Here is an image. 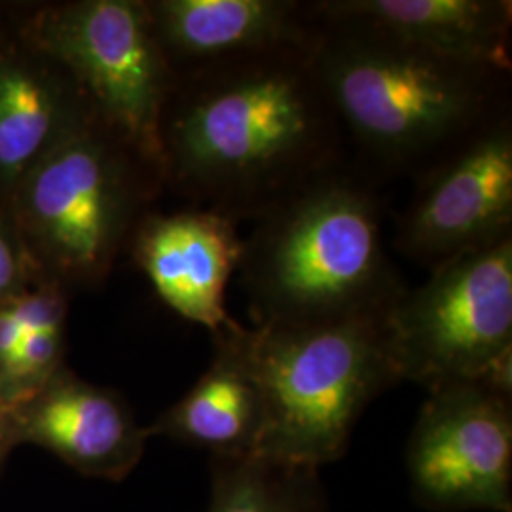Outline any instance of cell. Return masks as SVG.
<instances>
[{
    "mask_svg": "<svg viewBox=\"0 0 512 512\" xmlns=\"http://www.w3.org/2000/svg\"><path fill=\"white\" fill-rule=\"evenodd\" d=\"M38 279L21 245L12 213L0 211V300Z\"/></svg>",
    "mask_w": 512,
    "mask_h": 512,
    "instance_id": "17",
    "label": "cell"
},
{
    "mask_svg": "<svg viewBox=\"0 0 512 512\" xmlns=\"http://www.w3.org/2000/svg\"><path fill=\"white\" fill-rule=\"evenodd\" d=\"M209 512H327L319 469L262 456L211 458Z\"/></svg>",
    "mask_w": 512,
    "mask_h": 512,
    "instance_id": "16",
    "label": "cell"
},
{
    "mask_svg": "<svg viewBox=\"0 0 512 512\" xmlns=\"http://www.w3.org/2000/svg\"><path fill=\"white\" fill-rule=\"evenodd\" d=\"M397 220L395 247L439 266L512 236V118L482 129L421 173Z\"/></svg>",
    "mask_w": 512,
    "mask_h": 512,
    "instance_id": "9",
    "label": "cell"
},
{
    "mask_svg": "<svg viewBox=\"0 0 512 512\" xmlns=\"http://www.w3.org/2000/svg\"><path fill=\"white\" fill-rule=\"evenodd\" d=\"M401 382L435 391L476 384L512 351V236L454 256L420 287H406L384 315Z\"/></svg>",
    "mask_w": 512,
    "mask_h": 512,
    "instance_id": "6",
    "label": "cell"
},
{
    "mask_svg": "<svg viewBox=\"0 0 512 512\" xmlns=\"http://www.w3.org/2000/svg\"><path fill=\"white\" fill-rule=\"evenodd\" d=\"M236 323L234 319L213 334L211 365L181 401L147 427L148 437L177 440L207 450L211 458L258 456L264 435V403L234 344Z\"/></svg>",
    "mask_w": 512,
    "mask_h": 512,
    "instance_id": "15",
    "label": "cell"
},
{
    "mask_svg": "<svg viewBox=\"0 0 512 512\" xmlns=\"http://www.w3.org/2000/svg\"><path fill=\"white\" fill-rule=\"evenodd\" d=\"M406 467L429 511L512 512V401L467 382L429 391Z\"/></svg>",
    "mask_w": 512,
    "mask_h": 512,
    "instance_id": "8",
    "label": "cell"
},
{
    "mask_svg": "<svg viewBox=\"0 0 512 512\" xmlns=\"http://www.w3.org/2000/svg\"><path fill=\"white\" fill-rule=\"evenodd\" d=\"M317 18L315 71L355 152L351 165L370 183L418 179L511 116V73L425 50L363 23Z\"/></svg>",
    "mask_w": 512,
    "mask_h": 512,
    "instance_id": "2",
    "label": "cell"
},
{
    "mask_svg": "<svg viewBox=\"0 0 512 512\" xmlns=\"http://www.w3.org/2000/svg\"><path fill=\"white\" fill-rule=\"evenodd\" d=\"M165 190L160 164L99 116L54 148L12 203L38 279L101 289Z\"/></svg>",
    "mask_w": 512,
    "mask_h": 512,
    "instance_id": "4",
    "label": "cell"
},
{
    "mask_svg": "<svg viewBox=\"0 0 512 512\" xmlns=\"http://www.w3.org/2000/svg\"><path fill=\"white\" fill-rule=\"evenodd\" d=\"M152 31L175 76L306 44L319 33L313 2L145 0Z\"/></svg>",
    "mask_w": 512,
    "mask_h": 512,
    "instance_id": "13",
    "label": "cell"
},
{
    "mask_svg": "<svg viewBox=\"0 0 512 512\" xmlns=\"http://www.w3.org/2000/svg\"><path fill=\"white\" fill-rule=\"evenodd\" d=\"M8 410L18 444H37L82 475L120 482L145 454L147 427L128 403L67 366L35 397Z\"/></svg>",
    "mask_w": 512,
    "mask_h": 512,
    "instance_id": "12",
    "label": "cell"
},
{
    "mask_svg": "<svg viewBox=\"0 0 512 512\" xmlns=\"http://www.w3.org/2000/svg\"><path fill=\"white\" fill-rule=\"evenodd\" d=\"M238 275L255 327L380 315L406 289L385 251L376 184L351 164L256 220Z\"/></svg>",
    "mask_w": 512,
    "mask_h": 512,
    "instance_id": "3",
    "label": "cell"
},
{
    "mask_svg": "<svg viewBox=\"0 0 512 512\" xmlns=\"http://www.w3.org/2000/svg\"><path fill=\"white\" fill-rule=\"evenodd\" d=\"M97 118L71 71L23 33L8 2L0 35V211L54 148Z\"/></svg>",
    "mask_w": 512,
    "mask_h": 512,
    "instance_id": "10",
    "label": "cell"
},
{
    "mask_svg": "<svg viewBox=\"0 0 512 512\" xmlns=\"http://www.w3.org/2000/svg\"><path fill=\"white\" fill-rule=\"evenodd\" d=\"M384 315L296 327L234 325V344L264 403L258 456L321 469L348 452L366 408L401 384Z\"/></svg>",
    "mask_w": 512,
    "mask_h": 512,
    "instance_id": "5",
    "label": "cell"
},
{
    "mask_svg": "<svg viewBox=\"0 0 512 512\" xmlns=\"http://www.w3.org/2000/svg\"><path fill=\"white\" fill-rule=\"evenodd\" d=\"M12 12L23 33L71 71L97 116L160 164L158 129L175 73L145 0L12 2Z\"/></svg>",
    "mask_w": 512,
    "mask_h": 512,
    "instance_id": "7",
    "label": "cell"
},
{
    "mask_svg": "<svg viewBox=\"0 0 512 512\" xmlns=\"http://www.w3.org/2000/svg\"><path fill=\"white\" fill-rule=\"evenodd\" d=\"M0 406H2V403H0ZM4 408H6V406H4Z\"/></svg>",
    "mask_w": 512,
    "mask_h": 512,
    "instance_id": "20",
    "label": "cell"
},
{
    "mask_svg": "<svg viewBox=\"0 0 512 512\" xmlns=\"http://www.w3.org/2000/svg\"><path fill=\"white\" fill-rule=\"evenodd\" d=\"M317 37L175 76L158 129L165 190L236 224L256 222L349 164L315 71Z\"/></svg>",
    "mask_w": 512,
    "mask_h": 512,
    "instance_id": "1",
    "label": "cell"
},
{
    "mask_svg": "<svg viewBox=\"0 0 512 512\" xmlns=\"http://www.w3.org/2000/svg\"><path fill=\"white\" fill-rule=\"evenodd\" d=\"M238 226L200 207L152 211L128 253L169 310L215 334L234 321L226 311V289L243 251Z\"/></svg>",
    "mask_w": 512,
    "mask_h": 512,
    "instance_id": "11",
    "label": "cell"
},
{
    "mask_svg": "<svg viewBox=\"0 0 512 512\" xmlns=\"http://www.w3.org/2000/svg\"><path fill=\"white\" fill-rule=\"evenodd\" d=\"M16 446H18V440H16V433H14L10 410L0 406V465H2L4 458L8 456V452Z\"/></svg>",
    "mask_w": 512,
    "mask_h": 512,
    "instance_id": "18",
    "label": "cell"
},
{
    "mask_svg": "<svg viewBox=\"0 0 512 512\" xmlns=\"http://www.w3.org/2000/svg\"><path fill=\"white\" fill-rule=\"evenodd\" d=\"M6 21H8V2H0V35L6 27Z\"/></svg>",
    "mask_w": 512,
    "mask_h": 512,
    "instance_id": "19",
    "label": "cell"
},
{
    "mask_svg": "<svg viewBox=\"0 0 512 512\" xmlns=\"http://www.w3.org/2000/svg\"><path fill=\"white\" fill-rule=\"evenodd\" d=\"M319 16L378 29L446 57L511 73V0H317Z\"/></svg>",
    "mask_w": 512,
    "mask_h": 512,
    "instance_id": "14",
    "label": "cell"
}]
</instances>
